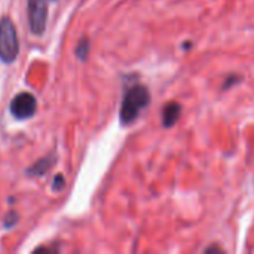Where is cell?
<instances>
[{
	"label": "cell",
	"instance_id": "1",
	"mask_svg": "<svg viewBox=\"0 0 254 254\" xmlns=\"http://www.w3.org/2000/svg\"><path fill=\"white\" fill-rule=\"evenodd\" d=\"M150 103V92L144 85H134L128 88L124 94V100L121 104L119 121L122 125H131L140 113L149 106Z\"/></svg>",
	"mask_w": 254,
	"mask_h": 254
},
{
	"label": "cell",
	"instance_id": "2",
	"mask_svg": "<svg viewBox=\"0 0 254 254\" xmlns=\"http://www.w3.org/2000/svg\"><path fill=\"white\" fill-rule=\"evenodd\" d=\"M19 54V40L13 21L9 16L0 19V60L10 64Z\"/></svg>",
	"mask_w": 254,
	"mask_h": 254
},
{
	"label": "cell",
	"instance_id": "3",
	"mask_svg": "<svg viewBox=\"0 0 254 254\" xmlns=\"http://www.w3.org/2000/svg\"><path fill=\"white\" fill-rule=\"evenodd\" d=\"M10 115L18 121H27L34 116L37 110V100L33 94L24 91L13 97L9 106Z\"/></svg>",
	"mask_w": 254,
	"mask_h": 254
},
{
	"label": "cell",
	"instance_id": "4",
	"mask_svg": "<svg viewBox=\"0 0 254 254\" xmlns=\"http://www.w3.org/2000/svg\"><path fill=\"white\" fill-rule=\"evenodd\" d=\"M48 21V0H28V22L33 34H42Z\"/></svg>",
	"mask_w": 254,
	"mask_h": 254
},
{
	"label": "cell",
	"instance_id": "5",
	"mask_svg": "<svg viewBox=\"0 0 254 254\" xmlns=\"http://www.w3.org/2000/svg\"><path fill=\"white\" fill-rule=\"evenodd\" d=\"M180 115H182V106L176 101L168 103L162 110V125L165 128L173 127L179 121Z\"/></svg>",
	"mask_w": 254,
	"mask_h": 254
},
{
	"label": "cell",
	"instance_id": "6",
	"mask_svg": "<svg viewBox=\"0 0 254 254\" xmlns=\"http://www.w3.org/2000/svg\"><path fill=\"white\" fill-rule=\"evenodd\" d=\"M55 164V158L51 156V158H43L40 161H37L33 167H30L27 170V174L28 176H43L49 168H52Z\"/></svg>",
	"mask_w": 254,
	"mask_h": 254
},
{
	"label": "cell",
	"instance_id": "7",
	"mask_svg": "<svg viewBox=\"0 0 254 254\" xmlns=\"http://www.w3.org/2000/svg\"><path fill=\"white\" fill-rule=\"evenodd\" d=\"M88 52H89V42H88V39H82L76 48V57L80 61H85L88 57Z\"/></svg>",
	"mask_w": 254,
	"mask_h": 254
},
{
	"label": "cell",
	"instance_id": "8",
	"mask_svg": "<svg viewBox=\"0 0 254 254\" xmlns=\"http://www.w3.org/2000/svg\"><path fill=\"white\" fill-rule=\"evenodd\" d=\"M18 222V214L16 213H13V211H10L7 216H6V220H4V228L6 229H9V228H13V225Z\"/></svg>",
	"mask_w": 254,
	"mask_h": 254
},
{
	"label": "cell",
	"instance_id": "9",
	"mask_svg": "<svg viewBox=\"0 0 254 254\" xmlns=\"http://www.w3.org/2000/svg\"><path fill=\"white\" fill-rule=\"evenodd\" d=\"M63 186H64V177H63L61 174H58V176L54 179V186H52V189L57 192V190H60Z\"/></svg>",
	"mask_w": 254,
	"mask_h": 254
},
{
	"label": "cell",
	"instance_id": "10",
	"mask_svg": "<svg viewBox=\"0 0 254 254\" xmlns=\"http://www.w3.org/2000/svg\"><path fill=\"white\" fill-rule=\"evenodd\" d=\"M211 252H222V250L219 247H211V249H207L205 250V253H211Z\"/></svg>",
	"mask_w": 254,
	"mask_h": 254
}]
</instances>
